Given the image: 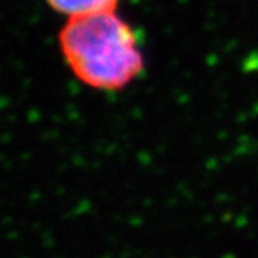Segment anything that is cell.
I'll return each mask as SVG.
<instances>
[{
  "instance_id": "1",
  "label": "cell",
  "mask_w": 258,
  "mask_h": 258,
  "mask_svg": "<svg viewBox=\"0 0 258 258\" xmlns=\"http://www.w3.org/2000/svg\"><path fill=\"white\" fill-rule=\"evenodd\" d=\"M58 44L72 75L98 92H120L145 70L137 34L117 10L67 17Z\"/></svg>"
},
{
  "instance_id": "2",
  "label": "cell",
  "mask_w": 258,
  "mask_h": 258,
  "mask_svg": "<svg viewBox=\"0 0 258 258\" xmlns=\"http://www.w3.org/2000/svg\"><path fill=\"white\" fill-rule=\"evenodd\" d=\"M48 7L66 17L117 10L120 0H45Z\"/></svg>"
}]
</instances>
